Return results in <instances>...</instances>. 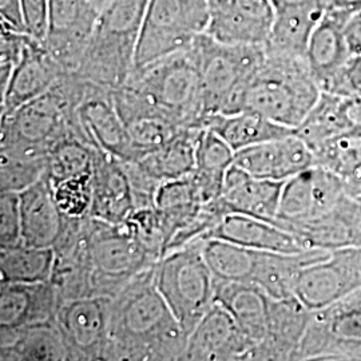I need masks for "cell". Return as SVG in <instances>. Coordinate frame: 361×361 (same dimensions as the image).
Listing matches in <instances>:
<instances>
[{
    "label": "cell",
    "mask_w": 361,
    "mask_h": 361,
    "mask_svg": "<svg viewBox=\"0 0 361 361\" xmlns=\"http://www.w3.org/2000/svg\"><path fill=\"white\" fill-rule=\"evenodd\" d=\"M293 360L361 361V289L312 310Z\"/></svg>",
    "instance_id": "9"
},
{
    "label": "cell",
    "mask_w": 361,
    "mask_h": 361,
    "mask_svg": "<svg viewBox=\"0 0 361 361\" xmlns=\"http://www.w3.org/2000/svg\"><path fill=\"white\" fill-rule=\"evenodd\" d=\"M122 224L152 255L164 256L166 245V234L159 212L155 207H138L130 213Z\"/></svg>",
    "instance_id": "40"
},
{
    "label": "cell",
    "mask_w": 361,
    "mask_h": 361,
    "mask_svg": "<svg viewBox=\"0 0 361 361\" xmlns=\"http://www.w3.org/2000/svg\"><path fill=\"white\" fill-rule=\"evenodd\" d=\"M316 166L348 178L361 169V131H344L313 150Z\"/></svg>",
    "instance_id": "37"
},
{
    "label": "cell",
    "mask_w": 361,
    "mask_h": 361,
    "mask_svg": "<svg viewBox=\"0 0 361 361\" xmlns=\"http://www.w3.org/2000/svg\"><path fill=\"white\" fill-rule=\"evenodd\" d=\"M219 238L237 245L274 253H302L305 245L292 233L265 219L229 213L207 233V238Z\"/></svg>",
    "instance_id": "26"
},
{
    "label": "cell",
    "mask_w": 361,
    "mask_h": 361,
    "mask_svg": "<svg viewBox=\"0 0 361 361\" xmlns=\"http://www.w3.org/2000/svg\"><path fill=\"white\" fill-rule=\"evenodd\" d=\"M202 253L217 281L253 283L262 250L207 238L202 243Z\"/></svg>",
    "instance_id": "33"
},
{
    "label": "cell",
    "mask_w": 361,
    "mask_h": 361,
    "mask_svg": "<svg viewBox=\"0 0 361 361\" xmlns=\"http://www.w3.org/2000/svg\"><path fill=\"white\" fill-rule=\"evenodd\" d=\"M204 128L219 134L235 153L258 143L284 138L295 133V129L247 110L234 114L209 116Z\"/></svg>",
    "instance_id": "29"
},
{
    "label": "cell",
    "mask_w": 361,
    "mask_h": 361,
    "mask_svg": "<svg viewBox=\"0 0 361 361\" xmlns=\"http://www.w3.org/2000/svg\"><path fill=\"white\" fill-rule=\"evenodd\" d=\"M289 233L307 249L361 247V200L347 189L322 216L292 228Z\"/></svg>",
    "instance_id": "21"
},
{
    "label": "cell",
    "mask_w": 361,
    "mask_h": 361,
    "mask_svg": "<svg viewBox=\"0 0 361 361\" xmlns=\"http://www.w3.org/2000/svg\"><path fill=\"white\" fill-rule=\"evenodd\" d=\"M31 38L25 32L1 26L0 32V91L3 92L13 75L15 67L22 59L27 42Z\"/></svg>",
    "instance_id": "41"
},
{
    "label": "cell",
    "mask_w": 361,
    "mask_h": 361,
    "mask_svg": "<svg viewBox=\"0 0 361 361\" xmlns=\"http://www.w3.org/2000/svg\"><path fill=\"white\" fill-rule=\"evenodd\" d=\"M234 165L258 178L285 182L316 166V161L310 146L293 133L237 152Z\"/></svg>",
    "instance_id": "19"
},
{
    "label": "cell",
    "mask_w": 361,
    "mask_h": 361,
    "mask_svg": "<svg viewBox=\"0 0 361 361\" xmlns=\"http://www.w3.org/2000/svg\"><path fill=\"white\" fill-rule=\"evenodd\" d=\"M284 183L258 178L233 164L226 171L219 198L228 214H245L274 224Z\"/></svg>",
    "instance_id": "24"
},
{
    "label": "cell",
    "mask_w": 361,
    "mask_h": 361,
    "mask_svg": "<svg viewBox=\"0 0 361 361\" xmlns=\"http://www.w3.org/2000/svg\"><path fill=\"white\" fill-rule=\"evenodd\" d=\"M149 0H109L97 19L74 74L114 91L134 70L135 51Z\"/></svg>",
    "instance_id": "2"
},
{
    "label": "cell",
    "mask_w": 361,
    "mask_h": 361,
    "mask_svg": "<svg viewBox=\"0 0 361 361\" xmlns=\"http://www.w3.org/2000/svg\"><path fill=\"white\" fill-rule=\"evenodd\" d=\"M202 129L204 128L182 130L171 141L143 155L137 162L159 183L192 174L195 169L197 143Z\"/></svg>",
    "instance_id": "30"
},
{
    "label": "cell",
    "mask_w": 361,
    "mask_h": 361,
    "mask_svg": "<svg viewBox=\"0 0 361 361\" xmlns=\"http://www.w3.org/2000/svg\"><path fill=\"white\" fill-rule=\"evenodd\" d=\"M216 301L232 314L255 347L265 338L271 297L258 285L216 280Z\"/></svg>",
    "instance_id": "27"
},
{
    "label": "cell",
    "mask_w": 361,
    "mask_h": 361,
    "mask_svg": "<svg viewBox=\"0 0 361 361\" xmlns=\"http://www.w3.org/2000/svg\"><path fill=\"white\" fill-rule=\"evenodd\" d=\"M54 262V247H37L22 243L0 247V281L25 284L50 281Z\"/></svg>",
    "instance_id": "34"
},
{
    "label": "cell",
    "mask_w": 361,
    "mask_h": 361,
    "mask_svg": "<svg viewBox=\"0 0 361 361\" xmlns=\"http://www.w3.org/2000/svg\"><path fill=\"white\" fill-rule=\"evenodd\" d=\"M195 46L202 82L204 125L209 116L243 111L246 86L265 58L264 46L224 44L207 34Z\"/></svg>",
    "instance_id": "5"
},
{
    "label": "cell",
    "mask_w": 361,
    "mask_h": 361,
    "mask_svg": "<svg viewBox=\"0 0 361 361\" xmlns=\"http://www.w3.org/2000/svg\"><path fill=\"white\" fill-rule=\"evenodd\" d=\"M265 49V47H264ZM322 95L307 58L265 51V58L246 86L243 111H255L296 129Z\"/></svg>",
    "instance_id": "4"
},
{
    "label": "cell",
    "mask_w": 361,
    "mask_h": 361,
    "mask_svg": "<svg viewBox=\"0 0 361 361\" xmlns=\"http://www.w3.org/2000/svg\"><path fill=\"white\" fill-rule=\"evenodd\" d=\"M345 37L352 55L361 54V11L349 19L345 26Z\"/></svg>",
    "instance_id": "47"
},
{
    "label": "cell",
    "mask_w": 361,
    "mask_h": 361,
    "mask_svg": "<svg viewBox=\"0 0 361 361\" xmlns=\"http://www.w3.org/2000/svg\"><path fill=\"white\" fill-rule=\"evenodd\" d=\"M59 304L50 281L0 283V345L28 326L54 322Z\"/></svg>",
    "instance_id": "16"
},
{
    "label": "cell",
    "mask_w": 361,
    "mask_h": 361,
    "mask_svg": "<svg viewBox=\"0 0 361 361\" xmlns=\"http://www.w3.org/2000/svg\"><path fill=\"white\" fill-rule=\"evenodd\" d=\"M326 10L353 16L361 11V0H328Z\"/></svg>",
    "instance_id": "48"
},
{
    "label": "cell",
    "mask_w": 361,
    "mask_h": 361,
    "mask_svg": "<svg viewBox=\"0 0 361 361\" xmlns=\"http://www.w3.org/2000/svg\"><path fill=\"white\" fill-rule=\"evenodd\" d=\"M255 343L217 301L189 334L182 360H250Z\"/></svg>",
    "instance_id": "15"
},
{
    "label": "cell",
    "mask_w": 361,
    "mask_h": 361,
    "mask_svg": "<svg viewBox=\"0 0 361 361\" xmlns=\"http://www.w3.org/2000/svg\"><path fill=\"white\" fill-rule=\"evenodd\" d=\"M0 19L1 26L26 34L20 0H0Z\"/></svg>",
    "instance_id": "45"
},
{
    "label": "cell",
    "mask_w": 361,
    "mask_h": 361,
    "mask_svg": "<svg viewBox=\"0 0 361 361\" xmlns=\"http://www.w3.org/2000/svg\"><path fill=\"white\" fill-rule=\"evenodd\" d=\"M361 289V247H341L300 271L295 296L310 310H322Z\"/></svg>",
    "instance_id": "11"
},
{
    "label": "cell",
    "mask_w": 361,
    "mask_h": 361,
    "mask_svg": "<svg viewBox=\"0 0 361 361\" xmlns=\"http://www.w3.org/2000/svg\"><path fill=\"white\" fill-rule=\"evenodd\" d=\"M345 192L344 178L320 166L308 169L285 180L274 224L289 232L322 216Z\"/></svg>",
    "instance_id": "13"
},
{
    "label": "cell",
    "mask_w": 361,
    "mask_h": 361,
    "mask_svg": "<svg viewBox=\"0 0 361 361\" xmlns=\"http://www.w3.org/2000/svg\"><path fill=\"white\" fill-rule=\"evenodd\" d=\"M78 119L87 141L118 159L135 161L129 134L116 110L113 91L86 82L85 95L78 106Z\"/></svg>",
    "instance_id": "17"
},
{
    "label": "cell",
    "mask_w": 361,
    "mask_h": 361,
    "mask_svg": "<svg viewBox=\"0 0 361 361\" xmlns=\"http://www.w3.org/2000/svg\"><path fill=\"white\" fill-rule=\"evenodd\" d=\"M202 243L169 252L154 265L155 285L188 335L216 302V279L204 257Z\"/></svg>",
    "instance_id": "6"
},
{
    "label": "cell",
    "mask_w": 361,
    "mask_h": 361,
    "mask_svg": "<svg viewBox=\"0 0 361 361\" xmlns=\"http://www.w3.org/2000/svg\"><path fill=\"white\" fill-rule=\"evenodd\" d=\"M123 86L182 128H204L202 82L195 43L188 50L134 68Z\"/></svg>",
    "instance_id": "3"
},
{
    "label": "cell",
    "mask_w": 361,
    "mask_h": 361,
    "mask_svg": "<svg viewBox=\"0 0 361 361\" xmlns=\"http://www.w3.org/2000/svg\"><path fill=\"white\" fill-rule=\"evenodd\" d=\"M350 18L326 10L310 37L305 58L322 92L340 95L343 74L352 56L345 37Z\"/></svg>",
    "instance_id": "18"
},
{
    "label": "cell",
    "mask_w": 361,
    "mask_h": 361,
    "mask_svg": "<svg viewBox=\"0 0 361 361\" xmlns=\"http://www.w3.org/2000/svg\"><path fill=\"white\" fill-rule=\"evenodd\" d=\"M95 1H97V3H98L101 7H104V4H106L109 0H95Z\"/></svg>",
    "instance_id": "50"
},
{
    "label": "cell",
    "mask_w": 361,
    "mask_h": 361,
    "mask_svg": "<svg viewBox=\"0 0 361 361\" xmlns=\"http://www.w3.org/2000/svg\"><path fill=\"white\" fill-rule=\"evenodd\" d=\"M234 157L235 152L219 134L204 128L197 143L194 173L224 185L226 171L234 164Z\"/></svg>",
    "instance_id": "38"
},
{
    "label": "cell",
    "mask_w": 361,
    "mask_h": 361,
    "mask_svg": "<svg viewBox=\"0 0 361 361\" xmlns=\"http://www.w3.org/2000/svg\"><path fill=\"white\" fill-rule=\"evenodd\" d=\"M207 35L224 44L265 46L274 22L271 0H209Z\"/></svg>",
    "instance_id": "14"
},
{
    "label": "cell",
    "mask_w": 361,
    "mask_h": 361,
    "mask_svg": "<svg viewBox=\"0 0 361 361\" xmlns=\"http://www.w3.org/2000/svg\"><path fill=\"white\" fill-rule=\"evenodd\" d=\"M102 7L95 0H49L43 46L67 73L77 70Z\"/></svg>",
    "instance_id": "12"
},
{
    "label": "cell",
    "mask_w": 361,
    "mask_h": 361,
    "mask_svg": "<svg viewBox=\"0 0 361 361\" xmlns=\"http://www.w3.org/2000/svg\"><path fill=\"white\" fill-rule=\"evenodd\" d=\"M22 243L19 194L0 192V247Z\"/></svg>",
    "instance_id": "42"
},
{
    "label": "cell",
    "mask_w": 361,
    "mask_h": 361,
    "mask_svg": "<svg viewBox=\"0 0 361 361\" xmlns=\"http://www.w3.org/2000/svg\"><path fill=\"white\" fill-rule=\"evenodd\" d=\"M52 192H54L55 201L66 219H83L91 217V207H92L91 173L62 180L52 186Z\"/></svg>",
    "instance_id": "39"
},
{
    "label": "cell",
    "mask_w": 361,
    "mask_h": 361,
    "mask_svg": "<svg viewBox=\"0 0 361 361\" xmlns=\"http://www.w3.org/2000/svg\"><path fill=\"white\" fill-rule=\"evenodd\" d=\"M55 323L71 361L106 359L110 331V298L86 296L59 304Z\"/></svg>",
    "instance_id": "10"
},
{
    "label": "cell",
    "mask_w": 361,
    "mask_h": 361,
    "mask_svg": "<svg viewBox=\"0 0 361 361\" xmlns=\"http://www.w3.org/2000/svg\"><path fill=\"white\" fill-rule=\"evenodd\" d=\"M273 10L274 22L271 37L264 46L265 51L283 56L305 58L310 37L323 19L326 8L284 4L276 6Z\"/></svg>",
    "instance_id": "28"
},
{
    "label": "cell",
    "mask_w": 361,
    "mask_h": 361,
    "mask_svg": "<svg viewBox=\"0 0 361 361\" xmlns=\"http://www.w3.org/2000/svg\"><path fill=\"white\" fill-rule=\"evenodd\" d=\"M27 35L43 42L47 31L49 0H20Z\"/></svg>",
    "instance_id": "43"
},
{
    "label": "cell",
    "mask_w": 361,
    "mask_h": 361,
    "mask_svg": "<svg viewBox=\"0 0 361 361\" xmlns=\"http://www.w3.org/2000/svg\"><path fill=\"white\" fill-rule=\"evenodd\" d=\"M91 178V217L122 224L134 210L133 189L122 161L95 147Z\"/></svg>",
    "instance_id": "22"
},
{
    "label": "cell",
    "mask_w": 361,
    "mask_h": 361,
    "mask_svg": "<svg viewBox=\"0 0 361 361\" xmlns=\"http://www.w3.org/2000/svg\"><path fill=\"white\" fill-rule=\"evenodd\" d=\"M94 150L82 134H70L52 145L46 178L52 186L62 180L92 173Z\"/></svg>",
    "instance_id": "35"
},
{
    "label": "cell",
    "mask_w": 361,
    "mask_h": 361,
    "mask_svg": "<svg viewBox=\"0 0 361 361\" xmlns=\"http://www.w3.org/2000/svg\"><path fill=\"white\" fill-rule=\"evenodd\" d=\"M310 314L296 296L271 298L267 336L253 349L250 360H293Z\"/></svg>",
    "instance_id": "23"
},
{
    "label": "cell",
    "mask_w": 361,
    "mask_h": 361,
    "mask_svg": "<svg viewBox=\"0 0 361 361\" xmlns=\"http://www.w3.org/2000/svg\"><path fill=\"white\" fill-rule=\"evenodd\" d=\"M341 116L345 131H361V95L341 98Z\"/></svg>",
    "instance_id": "46"
},
{
    "label": "cell",
    "mask_w": 361,
    "mask_h": 361,
    "mask_svg": "<svg viewBox=\"0 0 361 361\" xmlns=\"http://www.w3.org/2000/svg\"><path fill=\"white\" fill-rule=\"evenodd\" d=\"M361 95V54L352 55L344 70L340 97Z\"/></svg>",
    "instance_id": "44"
},
{
    "label": "cell",
    "mask_w": 361,
    "mask_h": 361,
    "mask_svg": "<svg viewBox=\"0 0 361 361\" xmlns=\"http://www.w3.org/2000/svg\"><path fill=\"white\" fill-rule=\"evenodd\" d=\"M344 180L349 193L361 200V169L357 173H355L353 176H350Z\"/></svg>",
    "instance_id": "49"
},
{
    "label": "cell",
    "mask_w": 361,
    "mask_h": 361,
    "mask_svg": "<svg viewBox=\"0 0 361 361\" xmlns=\"http://www.w3.org/2000/svg\"><path fill=\"white\" fill-rule=\"evenodd\" d=\"M65 74L67 71L42 42L28 39L22 59L1 92L0 116L47 92Z\"/></svg>",
    "instance_id": "20"
},
{
    "label": "cell",
    "mask_w": 361,
    "mask_h": 361,
    "mask_svg": "<svg viewBox=\"0 0 361 361\" xmlns=\"http://www.w3.org/2000/svg\"><path fill=\"white\" fill-rule=\"evenodd\" d=\"M340 95L322 92L310 114L295 129V134L313 150L324 141L345 131Z\"/></svg>",
    "instance_id": "36"
},
{
    "label": "cell",
    "mask_w": 361,
    "mask_h": 361,
    "mask_svg": "<svg viewBox=\"0 0 361 361\" xmlns=\"http://www.w3.org/2000/svg\"><path fill=\"white\" fill-rule=\"evenodd\" d=\"M1 361L70 360L65 340L54 322L20 331L13 340L0 345Z\"/></svg>",
    "instance_id": "32"
},
{
    "label": "cell",
    "mask_w": 361,
    "mask_h": 361,
    "mask_svg": "<svg viewBox=\"0 0 361 361\" xmlns=\"http://www.w3.org/2000/svg\"><path fill=\"white\" fill-rule=\"evenodd\" d=\"M209 19V0H149L134 68L190 49L207 34Z\"/></svg>",
    "instance_id": "7"
},
{
    "label": "cell",
    "mask_w": 361,
    "mask_h": 361,
    "mask_svg": "<svg viewBox=\"0 0 361 361\" xmlns=\"http://www.w3.org/2000/svg\"><path fill=\"white\" fill-rule=\"evenodd\" d=\"M49 149L23 143H0V192L20 193L46 177Z\"/></svg>",
    "instance_id": "31"
},
{
    "label": "cell",
    "mask_w": 361,
    "mask_h": 361,
    "mask_svg": "<svg viewBox=\"0 0 361 361\" xmlns=\"http://www.w3.org/2000/svg\"><path fill=\"white\" fill-rule=\"evenodd\" d=\"M188 337L155 285L154 267L137 274L110 298L104 360H182Z\"/></svg>",
    "instance_id": "1"
},
{
    "label": "cell",
    "mask_w": 361,
    "mask_h": 361,
    "mask_svg": "<svg viewBox=\"0 0 361 361\" xmlns=\"http://www.w3.org/2000/svg\"><path fill=\"white\" fill-rule=\"evenodd\" d=\"M89 258L94 296L116 295L137 274L154 267L158 258L128 231L125 224L90 221Z\"/></svg>",
    "instance_id": "8"
},
{
    "label": "cell",
    "mask_w": 361,
    "mask_h": 361,
    "mask_svg": "<svg viewBox=\"0 0 361 361\" xmlns=\"http://www.w3.org/2000/svg\"><path fill=\"white\" fill-rule=\"evenodd\" d=\"M19 194L22 244L54 247L65 229L66 217L58 207L46 177Z\"/></svg>",
    "instance_id": "25"
}]
</instances>
